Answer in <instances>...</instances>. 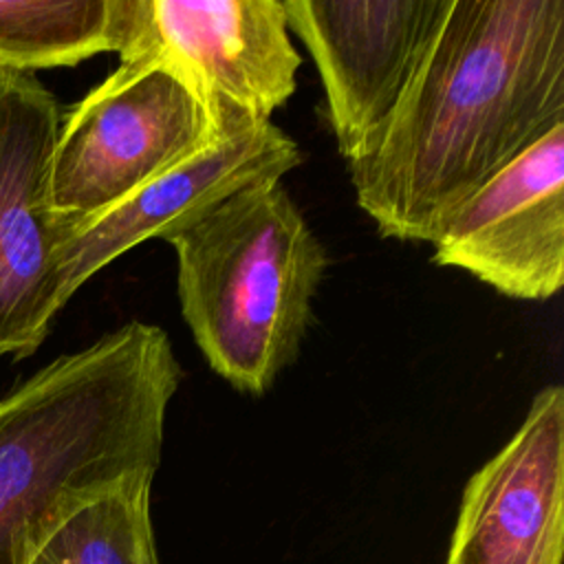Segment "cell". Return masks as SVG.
Returning <instances> with one entry per match:
<instances>
[{"label":"cell","mask_w":564,"mask_h":564,"mask_svg":"<svg viewBox=\"0 0 564 564\" xmlns=\"http://www.w3.org/2000/svg\"><path fill=\"white\" fill-rule=\"evenodd\" d=\"M564 123V0H447L397 108L350 163L386 238L432 242L482 183Z\"/></svg>","instance_id":"cell-1"},{"label":"cell","mask_w":564,"mask_h":564,"mask_svg":"<svg viewBox=\"0 0 564 564\" xmlns=\"http://www.w3.org/2000/svg\"><path fill=\"white\" fill-rule=\"evenodd\" d=\"M181 377L167 333L130 319L0 397V564H26L84 500L156 474Z\"/></svg>","instance_id":"cell-2"},{"label":"cell","mask_w":564,"mask_h":564,"mask_svg":"<svg viewBox=\"0 0 564 564\" xmlns=\"http://www.w3.org/2000/svg\"><path fill=\"white\" fill-rule=\"evenodd\" d=\"M183 319L209 368L260 397L297 359L328 253L282 185H249L167 240Z\"/></svg>","instance_id":"cell-3"},{"label":"cell","mask_w":564,"mask_h":564,"mask_svg":"<svg viewBox=\"0 0 564 564\" xmlns=\"http://www.w3.org/2000/svg\"><path fill=\"white\" fill-rule=\"evenodd\" d=\"M223 132L174 66L156 57L119 62L62 117L48 178L62 231L115 207Z\"/></svg>","instance_id":"cell-4"},{"label":"cell","mask_w":564,"mask_h":564,"mask_svg":"<svg viewBox=\"0 0 564 564\" xmlns=\"http://www.w3.org/2000/svg\"><path fill=\"white\" fill-rule=\"evenodd\" d=\"M119 62L174 66L218 130L271 115L295 93L302 57L280 0H119Z\"/></svg>","instance_id":"cell-5"},{"label":"cell","mask_w":564,"mask_h":564,"mask_svg":"<svg viewBox=\"0 0 564 564\" xmlns=\"http://www.w3.org/2000/svg\"><path fill=\"white\" fill-rule=\"evenodd\" d=\"M59 123L55 95L33 73L0 68V359L33 355L64 306L48 198Z\"/></svg>","instance_id":"cell-6"},{"label":"cell","mask_w":564,"mask_h":564,"mask_svg":"<svg viewBox=\"0 0 564 564\" xmlns=\"http://www.w3.org/2000/svg\"><path fill=\"white\" fill-rule=\"evenodd\" d=\"M447 0H284L322 77L339 154L359 161L397 108Z\"/></svg>","instance_id":"cell-7"},{"label":"cell","mask_w":564,"mask_h":564,"mask_svg":"<svg viewBox=\"0 0 564 564\" xmlns=\"http://www.w3.org/2000/svg\"><path fill=\"white\" fill-rule=\"evenodd\" d=\"M438 267L513 300L544 302L564 282V123L463 200L432 238Z\"/></svg>","instance_id":"cell-8"},{"label":"cell","mask_w":564,"mask_h":564,"mask_svg":"<svg viewBox=\"0 0 564 564\" xmlns=\"http://www.w3.org/2000/svg\"><path fill=\"white\" fill-rule=\"evenodd\" d=\"M300 163V145L271 121L227 128L207 148L115 207L62 231L57 269L64 304L132 247L152 238L170 240L236 192L262 181H282Z\"/></svg>","instance_id":"cell-9"},{"label":"cell","mask_w":564,"mask_h":564,"mask_svg":"<svg viewBox=\"0 0 564 564\" xmlns=\"http://www.w3.org/2000/svg\"><path fill=\"white\" fill-rule=\"evenodd\" d=\"M564 388H542L465 485L447 564H562Z\"/></svg>","instance_id":"cell-10"},{"label":"cell","mask_w":564,"mask_h":564,"mask_svg":"<svg viewBox=\"0 0 564 564\" xmlns=\"http://www.w3.org/2000/svg\"><path fill=\"white\" fill-rule=\"evenodd\" d=\"M119 0H0V68L75 66L119 48Z\"/></svg>","instance_id":"cell-11"},{"label":"cell","mask_w":564,"mask_h":564,"mask_svg":"<svg viewBox=\"0 0 564 564\" xmlns=\"http://www.w3.org/2000/svg\"><path fill=\"white\" fill-rule=\"evenodd\" d=\"M154 474H134L68 511L26 564H161L150 520Z\"/></svg>","instance_id":"cell-12"}]
</instances>
